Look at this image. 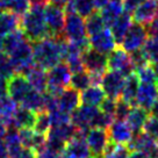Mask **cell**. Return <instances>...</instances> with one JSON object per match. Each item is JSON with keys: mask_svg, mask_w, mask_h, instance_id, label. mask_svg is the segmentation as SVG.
<instances>
[{"mask_svg": "<svg viewBox=\"0 0 158 158\" xmlns=\"http://www.w3.org/2000/svg\"><path fill=\"white\" fill-rule=\"evenodd\" d=\"M65 37H47L33 43V58L36 66L43 70H49L62 63V45L60 40Z\"/></svg>", "mask_w": 158, "mask_h": 158, "instance_id": "cell-1", "label": "cell"}, {"mask_svg": "<svg viewBox=\"0 0 158 158\" xmlns=\"http://www.w3.org/2000/svg\"><path fill=\"white\" fill-rule=\"evenodd\" d=\"M20 28L31 43L50 37L45 22L44 8L30 7L29 10L21 18Z\"/></svg>", "mask_w": 158, "mask_h": 158, "instance_id": "cell-2", "label": "cell"}, {"mask_svg": "<svg viewBox=\"0 0 158 158\" xmlns=\"http://www.w3.org/2000/svg\"><path fill=\"white\" fill-rule=\"evenodd\" d=\"M65 13H66L64 25L65 39L71 43H74L83 52H85L91 48L89 40L87 39L85 19L71 8H65Z\"/></svg>", "mask_w": 158, "mask_h": 158, "instance_id": "cell-3", "label": "cell"}, {"mask_svg": "<svg viewBox=\"0 0 158 158\" xmlns=\"http://www.w3.org/2000/svg\"><path fill=\"white\" fill-rule=\"evenodd\" d=\"M84 70L87 71L92 78V84L100 86L104 74L107 72V55L99 52L97 50L89 48L81 56Z\"/></svg>", "mask_w": 158, "mask_h": 158, "instance_id": "cell-4", "label": "cell"}, {"mask_svg": "<svg viewBox=\"0 0 158 158\" xmlns=\"http://www.w3.org/2000/svg\"><path fill=\"white\" fill-rule=\"evenodd\" d=\"M72 72L66 63H59L48 70V93L58 97L62 91L69 87Z\"/></svg>", "mask_w": 158, "mask_h": 158, "instance_id": "cell-5", "label": "cell"}, {"mask_svg": "<svg viewBox=\"0 0 158 158\" xmlns=\"http://www.w3.org/2000/svg\"><path fill=\"white\" fill-rule=\"evenodd\" d=\"M45 22L49 30L50 37H62L64 36V25H65V8L50 2L44 8Z\"/></svg>", "mask_w": 158, "mask_h": 158, "instance_id": "cell-6", "label": "cell"}, {"mask_svg": "<svg viewBox=\"0 0 158 158\" xmlns=\"http://www.w3.org/2000/svg\"><path fill=\"white\" fill-rule=\"evenodd\" d=\"M148 39L149 34L147 27L134 21L133 25L130 26L129 30L122 40L121 48L126 50L128 54H131L136 50L142 49Z\"/></svg>", "mask_w": 158, "mask_h": 158, "instance_id": "cell-7", "label": "cell"}, {"mask_svg": "<svg viewBox=\"0 0 158 158\" xmlns=\"http://www.w3.org/2000/svg\"><path fill=\"white\" fill-rule=\"evenodd\" d=\"M33 89L29 80L23 74L15 73L7 80V94L15 104L20 106Z\"/></svg>", "mask_w": 158, "mask_h": 158, "instance_id": "cell-8", "label": "cell"}, {"mask_svg": "<svg viewBox=\"0 0 158 158\" xmlns=\"http://www.w3.org/2000/svg\"><path fill=\"white\" fill-rule=\"evenodd\" d=\"M107 64L109 70L118 71L123 74L124 77H128L135 72V68L130 58V55L121 47H116L107 56Z\"/></svg>", "mask_w": 158, "mask_h": 158, "instance_id": "cell-9", "label": "cell"}, {"mask_svg": "<svg viewBox=\"0 0 158 158\" xmlns=\"http://www.w3.org/2000/svg\"><path fill=\"white\" fill-rule=\"evenodd\" d=\"M100 113L98 107L81 105L71 115V122L77 127L78 130L86 134L91 128H93L94 121Z\"/></svg>", "mask_w": 158, "mask_h": 158, "instance_id": "cell-10", "label": "cell"}, {"mask_svg": "<svg viewBox=\"0 0 158 158\" xmlns=\"http://www.w3.org/2000/svg\"><path fill=\"white\" fill-rule=\"evenodd\" d=\"M86 142L94 157L104 158V153L110 142L107 129L91 128L86 133Z\"/></svg>", "mask_w": 158, "mask_h": 158, "instance_id": "cell-11", "label": "cell"}, {"mask_svg": "<svg viewBox=\"0 0 158 158\" xmlns=\"http://www.w3.org/2000/svg\"><path fill=\"white\" fill-rule=\"evenodd\" d=\"M127 148L130 151H141L148 158H158V139L145 133L135 134Z\"/></svg>", "mask_w": 158, "mask_h": 158, "instance_id": "cell-12", "label": "cell"}, {"mask_svg": "<svg viewBox=\"0 0 158 158\" xmlns=\"http://www.w3.org/2000/svg\"><path fill=\"white\" fill-rule=\"evenodd\" d=\"M124 80H126V77L122 73L109 70L104 74L102 80L100 83V87L105 92L106 97L118 100L122 93Z\"/></svg>", "mask_w": 158, "mask_h": 158, "instance_id": "cell-13", "label": "cell"}, {"mask_svg": "<svg viewBox=\"0 0 158 158\" xmlns=\"http://www.w3.org/2000/svg\"><path fill=\"white\" fill-rule=\"evenodd\" d=\"M110 142L118 145H128L134 137V133L127 121L114 120L107 129Z\"/></svg>", "mask_w": 158, "mask_h": 158, "instance_id": "cell-14", "label": "cell"}, {"mask_svg": "<svg viewBox=\"0 0 158 158\" xmlns=\"http://www.w3.org/2000/svg\"><path fill=\"white\" fill-rule=\"evenodd\" d=\"M89 47L104 55H109L116 48V41L110 29H104L98 34L89 36Z\"/></svg>", "mask_w": 158, "mask_h": 158, "instance_id": "cell-15", "label": "cell"}, {"mask_svg": "<svg viewBox=\"0 0 158 158\" xmlns=\"http://www.w3.org/2000/svg\"><path fill=\"white\" fill-rule=\"evenodd\" d=\"M158 16V0H144L133 13V20L147 26Z\"/></svg>", "mask_w": 158, "mask_h": 158, "instance_id": "cell-16", "label": "cell"}, {"mask_svg": "<svg viewBox=\"0 0 158 158\" xmlns=\"http://www.w3.org/2000/svg\"><path fill=\"white\" fill-rule=\"evenodd\" d=\"M73 158H89L91 157L89 144L86 142V135L83 131L78 130L77 135L71 141L66 143L65 152Z\"/></svg>", "mask_w": 158, "mask_h": 158, "instance_id": "cell-17", "label": "cell"}, {"mask_svg": "<svg viewBox=\"0 0 158 158\" xmlns=\"http://www.w3.org/2000/svg\"><path fill=\"white\" fill-rule=\"evenodd\" d=\"M158 100V87L157 84L141 83L138 87L136 97V106L150 110L155 102Z\"/></svg>", "mask_w": 158, "mask_h": 158, "instance_id": "cell-18", "label": "cell"}, {"mask_svg": "<svg viewBox=\"0 0 158 158\" xmlns=\"http://www.w3.org/2000/svg\"><path fill=\"white\" fill-rule=\"evenodd\" d=\"M57 101H58L59 110L68 114L73 113L81 104L79 91L72 87H66L65 89H63L62 93L57 97Z\"/></svg>", "mask_w": 158, "mask_h": 158, "instance_id": "cell-19", "label": "cell"}, {"mask_svg": "<svg viewBox=\"0 0 158 158\" xmlns=\"http://www.w3.org/2000/svg\"><path fill=\"white\" fill-rule=\"evenodd\" d=\"M36 118H37L36 112L29 108H26L23 106H19L15 110L13 118H12L10 126L16 128L18 130H20V129H34Z\"/></svg>", "mask_w": 158, "mask_h": 158, "instance_id": "cell-20", "label": "cell"}, {"mask_svg": "<svg viewBox=\"0 0 158 158\" xmlns=\"http://www.w3.org/2000/svg\"><path fill=\"white\" fill-rule=\"evenodd\" d=\"M133 22L134 20L131 14L124 10L123 14L120 15L118 19L113 22V25L109 27V29L112 31V34H113L114 39H115L118 44L122 43V40L126 36L127 31L129 30L130 26L133 25Z\"/></svg>", "mask_w": 158, "mask_h": 158, "instance_id": "cell-21", "label": "cell"}, {"mask_svg": "<svg viewBox=\"0 0 158 158\" xmlns=\"http://www.w3.org/2000/svg\"><path fill=\"white\" fill-rule=\"evenodd\" d=\"M139 84H141V81H139L136 72H134L130 76L126 77L123 89H122V93H121L120 99L124 100L126 102L131 105L133 107L136 106V97H137Z\"/></svg>", "mask_w": 158, "mask_h": 158, "instance_id": "cell-22", "label": "cell"}, {"mask_svg": "<svg viewBox=\"0 0 158 158\" xmlns=\"http://www.w3.org/2000/svg\"><path fill=\"white\" fill-rule=\"evenodd\" d=\"M123 12L124 8L122 0H109L108 2L99 10L106 26H108V27L113 25L114 21L118 19L120 15L123 14Z\"/></svg>", "mask_w": 158, "mask_h": 158, "instance_id": "cell-23", "label": "cell"}, {"mask_svg": "<svg viewBox=\"0 0 158 158\" xmlns=\"http://www.w3.org/2000/svg\"><path fill=\"white\" fill-rule=\"evenodd\" d=\"M148 118L149 110L142 108L139 106H134L126 121H127V123L129 124V127L131 128L134 135H135V134L142 133L144 124H145Z\"/></svg>", "mask_w": 158, "mask_h": 158, "instance_id": "cell-24", "label": "cell"}, {"mask_svg": "<svg viewBox=\"0 0 158 158\" xmlns=\"http://www.w3.org/2000/svg\"><path fill=\"white\" fill-rule=\"evenodd\" d=\"M21 18L10 10L2 12L0 14V41L5 39L7 35L20 28Z\"/></svg>", "mask_w": 158, "mask_h": 158, "instance_id": "cell-25", "label": "cell"}, {"mask_svg": "<svg viewBox=\"0 0 158 158\" xmlns=\"http://www.w3.org/2000/svg\"><path fill=\"white\" fill-rule=\"evenodd\" d=\"M27 79L29 80L31 87L40 93H45L48 91V74L45 70L35 65L27 73Z\"/></svg>", "mask_w": 158, "mask_h": 158, "instance_id": "cell-26", "label": "cell"}, {"mask_svg": "<svg viewBox=\"0 0 158 158\" xmlns=\"http://www.w3.org/2000/svg\"><path fill=\"white\" fill-rule=\"evenodd\" d=\"M105 99H106L105 92L100 86H97V85L89 86V89L83 91L80 94L81 104L87 105V106H93V107H99Z\"/></svg>", "mask_w": 158, "mask_h": 158, "instance_id": "cell-27", "label": "cell"}, {"mask_svg": "<svg viewBox=\"0 0 158 158\" xmlns=\"http://www.w3.org/2000/svg\"><path fill=\"white\" fill-rule=\"evenodd\" d=\"M77 133H78L77 127L72 122H69V123L51 127V129L49 130L47 136H52V137L59 138V139L64 141L65 143H68L69 141H71L77 135Z\"/></svg>", "mask_w": 158, "mask_h": 158, "instance_id": "cell-28", "label": "cell"}, {"mask_svg": "<svg viewBox=\"0 0 158 158\" xmlns=\"http://www.w3.org/2000/svg\"><path fill=\"white\" fill-rule=\"evenodd\" d=\"M25 40H27L26 35L23 34L21 28H19V29H16L13 33H10V35H7L5 39L1 41V50L7 55H10Z\"/></svg>", "mask_w": 158, "mask_h": 158, "instance_id": "cell-29", "label": "cell"}, {"mask_svg": "<svg viewBox=\"0 0 158 158\" xmlns=\"http://www.w3.org/2000/svg\"><path fill=\"white\" fill-rule=\"evenodd\" d=\"M16 104L10 98V95L0 97V118L6 122V124L10 127L12 123V118L16 110Z\"/></svg>", "mask_w": 158, "mask_h": 158, "instance_id": "cell-30", "label": "cell"}, {"mask_svg": "<svg viewBox=\"0 0 158 158\" xmlns=\"http://www.w3.org/2000/svg\"><path fill=\"white\" fill-rule=\"evenodd\" d=\"M65 8H71L84 19L89 18L97 10L94 0H72Z\"/></svg>", "mask_w": 158, "mask_h": 158, "instance_id": "cell-31", "label": "cell"}, {"mask_svg": "<svg viewBox=\"0 0 158 158\" xmlns=\"http://www.w3.org/2000/svg\"><path fill=\"white\" fill-rule=\"evenodd\" d=\"M85 23H86L87 36H93V35L106 29V23H105L104 19L101 18L99 10H95L93 14H91L89 18H86Z\"/></svg>", "mask_w": 158, "mask_h": 158, "instance_id": "cell-32", "label": "cell"}, {"mask_svg": "<svg viewBox=\"0 0 158 158\" xmlns=\"http://www.w3.org/2000/svg\"><path fill=\"white\" fill-rule=\"evenodd\" d=\"M92 78L87 71H79L76 73H72L71 80H70V86L72 89H77L79 92H83L86 89H89V86H92Z\"/></svg>", "mask_w": 158, "mask_h": 158, "instance_id": "cell-33", "label": "cell"}, {"mask_svg": "<svg viewBox=\"0 0 158 158\" xmlns=\"http://www.w3.org/2000/svg\"><path fill=\"white\" fill-rule=\"evenodd\" d=\"M21 106H23L26 108H29L34 110L36 113L40 112H44V99H43V93H40L37 91L33 89L26 100L22 102Z\"/></svg>", "mask_w": 158, "mask_h": 158, "instance_id": "cell-34", "label": "cell"}, {"mask_svg": "<svg viewBox=\"0 0 158 158\" xmlns=\"http://www.w3.org/2000/svg\"><path fill=\"white\" fill-rule=\"evenodd\" d=\"M14 74L15 70L13 64H12L10 56L6 52H4L2 50H0V76L8 80Z\"/></svg>", "mask_w": 158, "mask_h": 158, "instance_id": "cell-35", "label": "cell"}, {"mask_svg": "<svg viewBox=\"0 0 158 158\" xmlns=\"http://www.w3.org/2000/svg\"><path fill=\"white\" fill-rule=\"evenodd\" d=\"M50 129H51V120H50L49 113H47V112L37 113V118H36V122H35L34 127L35 131L48 135Z\"/></svg>", "mask_w": 158, "mask_h": 158, "instance_id": "cell-36", "label": "cell"}, {"mask_svg": "<svg viewBox=\"0 0 158 158\" xmlns=\"http://www.w3.org/2000/svg\"><path fill=\"white\" fill-rule=\"evenodd\" d=\"M142 49L147 55L150 64L158 63V40L149 37Z\"/></svg>", "mask_w": 158, "mask_h": 158, "instance_id": "cell-37", "label": "cell"}, {"mask_svg": "<svg viewBox=\"0 0 158 158\" xmlns=\"http://www.w3.org/2000/svg\"><path fill=\"white\" fill-rule=\"evenodd\" d=\"M138 79L141 83H148V84H157V78H156V73L153 70L152 65H145L143 68L138 69L136 71Z\"/></svg>", "mask_w": 158, "mask_h": 158, "instance_id": "cell-38", "label": "cell"}, {"mask_svg": "<svg viewBox=\"0 0 158 158\" xmlns=\"http://www.w3.org/2000/svg\"><path fill=\"white\" fill-rule=\"evenodd\" d=\"M65 148H66V143L64 141H62L59 138L52 137V136H47V143H45L44 149L62 156L65 152Z\"/></svg>", "mask_w": 158, "mask_h": 158, "instance_id": "cell-39", "label": "cell"}, {"mask_svg": "<svg viewBox=\"0 0 158 158\" xmlns=\"http://www.w3.org/2000/svg\"><path fill=\"white\" fill-rule=\"evenodd\" d=\"M29 8L30 0H12L8 10L16 14L19 18H22L29 10Z\"/></svg>", "mask_w": 158, "mask_h": 158, "instance_id": "cell-40", "label": "cell"}, {"mask_svg": "<svg viewBox=\"0 0 158 158\" xmlns=\"http://www.w3.org/2000/svg\"><path fill=\"white\" fill-rule=\"evenodd\" d=\"M133 108L131 105L126 102L122 99H118L116 101V109H115V120H121V121H126L128 118L130 110Z\"/></svg>", "mask_w": 158, "mask_h": 158, "instance_id": "cell-41", "label": "cell"}, {"mask_svg": "<svg viewBox=\"0 0 158 158\" xmlns=\"http://www.w3.org/2000/svg\"><path fill=\"white\" fill-rule=\"evenodd\" d=\"M129 55H130V58H131L133 65H134V68H135V72H136L138 69H141V68H143L145 65L150 64L148 57H147L145 52L143 51V49L136 50V51H134V52H131V54H129Z\"/></svg>", "mask_w": 158, "mask_h": 158, "instance_id": "cell-42", "label": "cell"}, {"mask_svg": "<svg viewBox=\"0 0 158 158\" xmlns=\"http://www.w3.org/2000/svg\"><path fill=\"white\" fill-rule=\"evenodd\" d=\"M49 115H50V120H51V127L71 122V115L68 113H64V112H62L59 109L55 110L52 113H49Z\"/></svg>", "mask_w": 158, "mask_h": 158, "instance_id": "cell-43", "label": "cell"}, {"mask_svg": "<svg viewBox=\"0 0 158 158\" xmlns=\"http://www.w3.org/2000/svg\"><path fill=\"white\" fill-rule=\"evenodd\" d=\"M116 101H118L116 99H112L106 97V99L99 106V109L104 114H106V115H109V116L114 118L115 116V109H116Z\"/></svg>", "mask_w": 158, "mask_h": 158, "instance_id": "cell-44", "label": "cell"}, {"mask_svg": "<svg viewBox=\"0 0 158 158\" xmlns=\"http://www.w3.org/2000/svg\"><path fill=\"white\" fill-rule=\"evenodd\" d=\"M143 130L145 134L151 136L155 139H158V120L153 116H149L147 122L144 124Z\"/></svg>", "mask_w": 158, "mask_h": 158, "instance_id": "cell-45", "label": "cell"}, {"mask_svg": "<svg viewBox=\"0 0 158 158\" xmlns=\"http://www.w3.org/2000/svg\"><path fill=\"white\" fill-rule=\"evenodd\" d=\"M143 1L144 0H122L124 10H126V12H128V13H130V14L134 13L135 10H136L138 6L143 2Z\"/></svg>", "mask_w": 158, "mask_h": 158, "instance_id": "cell-46", "label": "cell"}, {"mask_svg": "<svg viewBox=\"0 0 158 158\" xmlns=\"http://www.w3.org/2000/svg\"><path fill=\"white\" fill-rule=\"evenodd\" d=\"M145 27H147V30H148L149 37L158 40V16L155 20H152L149 25L145 26Z\"/></svg>", "mask_w": 158, "mask_h": 158, "instance_id": "cell-47", "label": "cell"}, {"mask_svg": "<svg viewBox=\"0 0 158 158\" xmlns=\"http://www.w3.org/2000/svg\"><path fill=\"white\" fill-rule=\"evenodd\" d=\"M62 156L60 155H57L55 152H51L47 149H43L42 151H40L37 153V158H60Z\"/></svg>", "mask_w": 158, "mask_h": 158, "instance_id": "cell-48", "label": "cell"}, {"mask_svg": "<svg viewBox=\"0 0 158 158\" xmlns=\"http://www.w3.org/2000/svg\"><path fill=\"white\" fill-rule=\"evenodd\" d=\"M50 4V0H30V7L45 8Z\"/></svg>", "mask_w": 158, "mask_h": 158, "instance_id": "cell-49", "label": "cell"}, {"mask_svg": "<svg viewBox=\"0 0 158 158\" xmlns=\"http://www.w3.org/2000/svg\"><path fill=\"white\" fill-rule=\"evenodd\" d=\"M20 158H37V152L33 149L25 148Z\"/></svg>", "mask_w": 158, "mask_h": 158, "instance_id": "cell-50", "label": "cell"}, {"mask_svg": "<svg viewBox=\"0 0 158 158\" xmlns=\"http://www.w3.org/2000/svg\"><path fill=\"white\" fill-rule=\"evenodd\" d=\"M7 95V79L0 76V97Z\"/></svg>", "mask_w": 158, "mask_h": 158, "instance_id": "cell-51", "label": "cell"}, {"mask_svg": "<svg viewBox=\"0 0 158 158\" xmlns=\"http://www.w3.org/2000/svg\"><path fill=\"white\" fill-rule=\"evenodd\" d=\"M0 158H10L8 157V151H7L5 142L1 141V139H0Z\"/></svg>", "mask_w": 158, "mask_h": 158, "instance_id": "cell-52", "label": "cell"}, {"mask_svg": "<svg viewBox=\"0 0 158 158\" xmlns=\"http://www.w3.org/2000/svg\"><path fill=\"white\" fill-rule=\"evenodd\" d=\"M7 129H8V126L6 124V122H4L0 118V139H2V137H5L6 133H7Z\"/></svg>", "mask_w": 158, "mask_h": 158, "instance_id": "cell-53", "label": "cell"}, {"mask_svg": "<svg viewBox=\"0 0 158 158\" xmlns=\"http://www.w3.org/2000/svg\"><path fill=\"white\" fill-rule=\"evenodd\" d=\"M71 1H72V0H50V2L56 4V5L60 6V7H64V8L69 5Z\"/></svg>", "mask_w": 158, "mask_h": 158, "instance_id": "cell-54", "label": "cell"}, {"mask_svg": "<svg viewBox=\"0 0 158 158\" xmlns=\"http://www.w3.org/2000/svg\"><path fill=\"white\" fill-rule=\"evenodd\" d=\"M108 1L109 0H94V4H95V8H97V10H101Z\"/></svg>", "mask_w": 158, "mask_h": 158, "instance_id": "cell-55", "label": "cell"}, {"mask_svg": "<svg viewBox=\"0 0 158 158\" xmlns=\"http://www.w3.org/2000/svg\"><path fill=\"white\" fill-rule=\"evenodd\" d=\"M150 114H151V116H153V118H156L158 120V100L155 102V105H153L152 107H151Z\"/></svg>", "mask_w": 158, "mask_h": 158, "instance_id": "cell-56", "label": "cell"}, {"mask_svg": "<svg viewBox=\"0 0 158 158\" xmlns=\"http://www.w3.org/2000/svg\"><path fill=\"white\" fill-rule=\"evenodd\" d=\"M129 158H148L143 152L141 151H131L129 155Z\"/></svg>", "mask_w": 158, "mask_h": 158, "instance_id": "cell-57", "label": "cell"}, {"mask_svg": "<svg viewBox=\"0 0 158 158\" xmlns=\"http://www.w3.org/2000/svg\"><path fill=\"white\" fill-rule=\"evenodd\" d=\"M10 2H12V0H0V7L2 10H8Z\"/></svg>", "mask_w": 158, "mask_h": 158, "instance_id": "cell-58", "label": "cell"}, {"mask_svg": "<svg viewBox=\"0 0 158 158\" xmlns=\"http://www.w3.org/2000/svg\"><path fill=\"white\" fill-rule=\"evenodd\" d=\"M153 70H155V73H156V78H157V81H158V63L156 64H153Z\"/></svg>", "mask_w": 158, "mask_h": 158, "instance_id": "cell-59", "label": "cell"}, {"mask_svg": "<svg viewBox=\"0 0 158 158\" xmlns=\"http://www.w3.org/2000/svg\"><path fill=\"white\" fill-rule=\"evenodd\" d=\"M60 158H73V157H71V156H69V155H66V153H63L62 155V157Z\"/></svg>", "mask_w": 158, "mask_h": 158, "instance_id": "cell-60", "label": "cell"}, {"mask_svg": "<svg viewBox=\"0 0 158 158\" xmlns=\"http://www.w3.org/2000/svg\"><path fill=\"white\" fill-rule=\"evenodd\" d=\"M89 158H98V157H94V156H92V157H89Z\"/></svg>", "mask_w": 158, "mask_h": 158, "instance_id": "cell-61", "label": "cell"}, {"mask_svg": "<svg viewBox=\"0 0 158 158\" xmlns=\"http://www.w3.org/2000/svg\"><path fill=\"white\" fill-rule=\"evenodd\" d=\"M157 87H158V81H157Z\"/></svg>", "mask_w": 158, "mask_h": 158, "instance_id": "cell-62", "label": "cell"}]
</instances>
